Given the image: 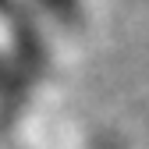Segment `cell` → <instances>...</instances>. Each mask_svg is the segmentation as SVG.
Returning a JSON list of instances; mask_svg holds the SVG:
<instances>
[{"label":"cell","mask_w":149,"mask_h":149,"mask_svg":"<svg viewBox=\"0 0 149 149\" xmlns=\"http://www.w3.org/2000/svg\"><path fill=\"white\" fill-rule=\"evenodd\" d=\"M25 74H22V57L18 53H7L0 46V103L18 107L25 96Z\"/></svg>","instance_id":"cell-1"},{"label":"cell","mask_w":149,"mask_h":149,"mask_svg":"<svg viewBox=\"0 0 149 149\" xmlns=\"http://www.w3.org/2000/svg\"><path fill=\"white\" fill-rule=\"evenodd\" d=\"M36 4L61 25H78L82 22V0H36Z\"/></svg>","instance_id":"cell-2"}]
</instances>
